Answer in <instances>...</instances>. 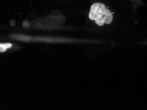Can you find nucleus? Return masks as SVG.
Segmentation results:
<instances>
[{
  "label": "nucleus",
  "mask_w": 147,
  "mask_h": 110,
  "mask_svg": "<svg viewBox=\"0 0 147 110\" xmlns=\"http://www.w3.org/2000/svg\"><path fill=\"white\" fill-rule=\"evenodd\" d=\"M89 19L94 21L97 25L103 26L104 24H109L113 20V13L101 3H95L90 7L88 14Z\"/></svg>",
  "instance_id": "obj_1"
},
{
  "label": "nucleus",
  "mask_w": 147,
  "mask_h": 110,
  "mask_svg": "<svg viewBox=\"0 0 147 110\" xmlns=\"http://www.w3.org/2000/svg\"><path fill=\"white\" fill-rule=\"evenodd\" d=\"M13 45L10 43H1L0 44V52L3 53L7 49L11 48Z\"/></svg>",
  "instance_id": "obj_2"
}]
</instances>
